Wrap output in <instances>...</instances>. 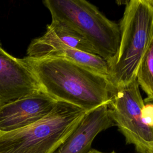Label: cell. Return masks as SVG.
<instances>
[{
	"label": "cell",
	"mask_w": 153,
	"mask_h": 153,
	"mask_svg": "<svg viewBox=\"0 0 153 153\" xmlns=\"http://www.w3.org/2000/svg\"><path fill=\"white\" fill-rule=\"evenodd\" d=\"M22 59L47 94L86 112L108 104L116 91L107 78L66 59L26 56Z\"/></svg>",
	"instance_id": "6da1fadb"
},
{
	"label": "cell",
	"mask_w": 153,
	"mask_h": 153,
	"mask_svg": "<svg viewBox=\"0 0 153 153\" xmlns=\"http://www.w3.org/2000/svg\"><path fill=\"white\" fill-rule=\"evenodd\" d=\"M119 26V47L108 63L109 80L116 88L136 79L142 59L153 38V1H128Z\"/></svg>",
	"instance_id": "7a4b0ae2"
},
{
	"label": "cell",
	"mask_w": 153,
	"mask_h": 153,
	"mask_svg": "<svg viewBox=\"0 0 153 153\" xmlns=\"http://www.w3.org/2000/svg\"><path fill=\"white\" fill-rule=\"evenodd\" d=\"M85 113L78 106L57 101L51 112L40 120L0 133V153H54Z\"/></svg>",
	"instance_id": "3957f363"
},
{
	"label": "cell",
	"mask_w": 153,
	"mask_h": 153,
	"mask_svg": "<svg viewBox=\"0 0 153 153\" xmlns=\"http://www.w3.org/2000/svg\"><path fill=\"white\" fill-rule=\"evenodd\" d=\"M43 3L49 10L52 21L77 30L91 44L97 55L108 63L111 61L120 44L119 25L85 0H45Z\"/></svg>",
	"instance_id": "277c9868"
},
{
	"label": "cell",
	"mask_w": 153,
	"mask_h": 153,
	"mask_svg": "<svg viewBox=\"0 0 153 153\" xmlns=\"http://www.w3.org/2000/svg\"><path fill=\"white\" fill-rule=\"evenodd\" d=\"M143 105L136 79L117 87L108 103L115 126L124 136L126 143L133 145L136 151L153 142V128L145 124L141 118Z\"/></svg>",
	"instance_id": "5b68a950"
},
{
	"label": "cell",
	"mask_w": 153,
	"mask_h": 153,
	"mask_svg": "<svg viewBox=\"0 0 153 153\" xmlns=\"http://www.w3.org/2000/svg\"><path fill=\"white\" fill-rule=\"evenodd\" d=\"M57 102L42 89L0 107V133L30 125L50 114Z\"/></svg>",
	"instance_id": "8992f818"
},
{
	"label": "cell",
	"mask_w": 153,
	"mask_h": 153,
	"mask_svg": "<svg viewBox=\"0 0 153 153\" xmlns=\"http://www.w3.org/2000/svg\"><path fill=\"white\" fill-rule=\"evenodd\" d=\"M41 89L22 59L6 52L0 42V107Z\"/></svg>",
	"instance_id": "52a82bcc"
},
{
	"label": "cell",
	"mask_w": 153,
	"mask_h": 153,
	"mask_svg": "<svg viewBox=\"0 0 153 153\" xmlns=\"http://www.w3.org/2000/svg\"><path fill=\"white\" fill-rule=\"evenodd\" d=\"M108 104L87 112L77 126L54 153H86L100 132L114 126Z\"/></svg>",
	"instance_id": "ba28073f"
},
{
	"label": "cell",
	"mask_w": 153,
	"mask_h": 153,
	"mask_svg": "<svg viewBox=\"0 0 153 153\" xmlns=\"http://www.w3.org/2000/svg\"><path fill=\"white\" fill-rule=\"evenodd\" d=\"M54 57L66 59L109 79L108 62L97 54L62 47L52 51L46 57Z\"/></svg>",
	"instance_id": "9c48e42d"
},
{
	"label": "cell",
	"mask_w": 153,
	"mask_h": 153,
	"mask_svg": "<svg viewBox=\"0 0 153 153\" xmlns=\"http://www.w3.org/2000/svg\"><path fill=\"white\" fill-rule=\"evenodd\" d=\"M136 79L139 85L147 95L143 100L146 103L153 101V38L142 59Z\"/></svg>",
	"instance_id": "30bf717a"
},
{
	"label": "cell",
	"mask_w": 153,
	"mask_h": 153,
	"mask_svg": "<svg viewBox=\"0 0 153 153\" xmlns=\"http://www.w3.org/2000/svg\"><path fill=\"white\" fill-rule=\"evenodd\" d=\"M141 118L145 124L153 128V103H144L141 109Z\"/></svg>",
	"instance_id": "8fae6325"
},
{
	"label": "cell",
	"mask_w": 153,
	"mask_h": 153,
	"mask_svg": "<svg viewBox=\"0 0 153 153\" xmlns=\"http://www.w3.org/2000/svg\"><path fill=\"white\" fill-rule=\"evenodd\" d=\"M137 153H153V142L144 148L136 151Z\"/></svg>",
	"instance_id": "7c38bea8"
},
{
	"label": "cell",
	"mask_w": 153,
	"mask_h": 153,
	"mask_svg": "<svg viewBox=\"0 0 153 153\" xmlns=\"http://www.w3.org/2000/svg\"><path fill=\"white\" fill-rule=\"evenodd\" d=\"M86 153H105V152H101V151H98V150H97V149H93V148H91V149H90L87 152H86ZM109 153H116L114 151H112V152H109Z\"/></svg>",
	"instance_id": "4fadbf2b"
},
{
	"label": "cell",
	"mask_w": 153,
	"mask_h": 153,
	"mask_svg": "<svg viewBox=\"0 0 153 153\" xmlns=\"http://www.w3.org/2000/svg\"><path fill=\"white\" fill-rule=\"evenodd\" d=\"M152 102V103H153V101H152V102Z\"/></svg>",
	"instance_id": "5bb4252c"
},
{
	"label": "cell",
	"mask_w": 153,
	"mask_h": 153,
	"mask_svg": "<svg viewBox=\"0 0 153 153\" xmlns=\"http://www.w3.org/2000/svg\"></svg>",
	"instance_id": "9a60e30c"
},
{
	"label": "cell",
	"mask_w": 153,
	"mask_h": 153,
	"mask_svg": "<svg viewBox=\"0 0 153 153\" xmlns=\"http://www.w3.org/2000/svg\"><path fill=\"white\" fill-rule=\"evenodd\" d=\"M152 1H153V0H152Z\"/></svg>",
	"instance_id": "2e32d148"
}]
</instances>
